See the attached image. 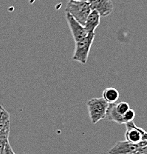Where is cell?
<instances>
[{"instance_id": "14", "label": "cell", "mask_w": 147, "mask_h": 154, "mask_svg": "<svg viewBox=\"0 0 147 154\" xmlns=\"http://www.w3.org/2000/svg\"><path fill=\"white\" fill-rule=\"evenodd\" d=\"M132 154H147V145L144 147H139L138 149Z\"/></svg>"}, {"instance_id": "2", "label": "cell", "mask_w": 147, "mask_h": 154, "mask_svg": "<svg viewBox=\"0 0 147 154\" xmlns=\"http://www.w3.org/2000/svg\"><path fill=\"white\" fill-rule=\"evenodd\" d=\"M87 107L91 122L97 124L99 121L106 117V111L110 104L103 98H93L87 102Z\"/></svg>"}, {"instance_id": "12", "label": "cell", "mask_w": 147, "mask_h": 154, "mask_svg": "<svg viewBox=\"0 0 147 154\" xmlns=\"http://www.w3.org/2000/svg\"><path fill=\"white\" fill-rule=\"evenodd\" d=\"M135 117V110H132V109L129 108V110L126 112L124 114V122L127 123L131 121H133Z\"/></svg>"}, {"instance_id": "7", "label": "cell", "mask_w": 147, "mask_h": 154, "mask_svg": "<svg viewBox=\"0 0 147 154\" xmlns=\"http://www.w3.org/2000/svg\"><path fill=\"white\" fill-rule=\"evenodd\" d=\"M140 147L138 144H132L125 141L117 142L109 150L108 154H132Z\"/></svg>"}, {"instance_id": "13", "label": "cell", "mask_w": 147, "mask_h": 154, "mask_svg": "<svg viewBox=\"0 0 147 154\" xmlns=\"http://www.w3.org/2000/svg\"><path fill=\"white\" fill-rule=\"evenodd\" d=\"M2 154H16V153H14V151L13 150V149H12V147H11L10 143H9V142H8V143L6 144L5 147H4V150H3Z\"/></svg>"}, {"instance_id": "5", "label": "cell", "mask_w": 147, "mask_h": 154, "mask_svg": "<svg viewBox=\"0 0 147 154\" xmlns=\"http://www.w3.org/2000/svg\"><path fill=\"white\" fill-rule=\"evenodd\" d=\"M92 11H95L100 17H108L113 11L112 0H88Z\"/></svg>"}, {"instance_id": "4", "label": "cell", "mask_w": 147, "mask_h": 154, "mask_svg": "<svg viewBox=\"0 0 147 154\" xmlns=\"http://www.w3.org/2000/svg\"><path fill=\"white\" fill-rule=\"evenodd\" d=\"M66 19L75 42L80 41L88 35L84 25H81L68 13H66Z\"/></svg>"}, {"instance_id": "1", "label": "cell", "mask_w": 147, "mask_h": 154, "mask_svg": "<svg viewBox=\"0 0 147 154\" xmlns=\"http://www.w3.org/2000/svg\"><path fill=\"white\" fill-rule=\"evenodd\" d=\"M66 13L72 16L81 25H85L87 17L92 11L88 1L70 0L65 8Z\"/></svg>"}, {"instance_id": "15", "label": "cell", "mask_w": 147, "mask_h": 154, "mask_svg": "<svg viewBox=\"0 0 147 154\" xmlns=\"http://www.w3.org/2000/svg\"><path fill=\"white\" fill-rule=\"evenodd\" d=\"M73 1H88V0H73Z\"/></svg>"}, {"instance_id": "9", "label": "cell", "mask_w": 147, "mask_h": 154, "mask_svg": "<svg viewBox=\"0 0 147 154\" xmlns=\"http://www.w3.org/2000/svg\"><path fill=\"white\" fill-rule=\"evenodd\" d=\"M120 97V94L117 89L114 88H107L104 90L102 98L109 104L116 103Z\"/></svg>"}, {"instance_id": "11", "label": "cell", "mask_w": 147, "mask_h": 154, "mask_svg": "<svg viewBox=\"0 0 147 154\" xmlns=\"http://www.w3.org/2000/svg\"><path fill=\"white\" fill-rule=\"evenodd\" d=\"M115 108H116V111L118 112V113H119L120 115L124 116V113L130 108L129 107V103L126 102H121L119 103H115Z\"/></svg>"}, {"instance_id": "8", "label": "cell", "mask_w": 147, "mask_h": 154, "mask_svg": "<svg viewBox=\"0 0 147 154\" xmlns=\"http://www.w3.org/2000/svg\"><path fill=\"white\" fill-rule=\"evenodd\" d=\"M100 16L95 11H92L87 17L84 28L87 33H95V30L100 25Z\"/></svg>"}, {"instance_id": "10", "label": "cell", "mask_w": 147, "mask_h": 154, "mask_svg": "<svg viewBox=\"0 0 147 154\" xmlns=\"http://www.w3.org/2000/svg\"><path fill=\"white\" fill-rule=\"evenodd\" d=\"M10 124V115L6 110H3L0 113V130Z\"/></svg>"}, {"instance_id": "3", "label": "cell", "mask_w": 147, "mask_h": 154, "mask_svg": "<svg viewBox=\"0 0 147 154\" xmlns=\"http://www.w3.org/2000/svg\"><path fill=\"white\" fill-rule=\"evenodd\" d=\"M95 36V33H88L86 37L79 42H76L74 54L73 56V60L79 62L83 65H85L87 63L89 51L93 44Z\"/></svg>"}, {"instance_id": "6", "label": "cell", "mask_w": 147, "mask_h": 154, "mask_svg": "<svg viewBox=\"0 0 147 154\" xmlns=\"http://www.w3.org/2000/svg\"><path fill=\"white\" fill-rule=\"evenodd\" d=\"M125 125L127 128V131L125 134L126 140L132 144H138L139 142H141L142 136L146 131L142 129L140 127H137L134 121L129 122Z\"/></svg>"}]
</instances>
